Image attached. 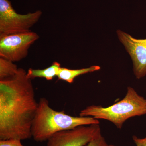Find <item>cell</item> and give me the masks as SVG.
<instances>
[{"label":"cell","mask_w":146,"mask_h":146,"mask_svg":"<svg viewBox=\"0 0 146 146\" xmlns=\"http://www.w3.org/2000/svg\"><path fill=\"white\" fill-rule=\"evenodd\" d=\"M42 14L41 10L19 14L9 0H0V35L30 31V29L39 21Z\"/></svg>","instance_id":"obj_4"},{"label":"cell","mask_w":146,"mask_h":146,"mask_svg":"<svg viewBox=\"0 0 146 146\" xmlns=\"http://www.w3.org/2000/svg\"><path fill=\"white\" fill-rule=\"evenodd\" d=\"M0 146H24L19 139L0 140Z\"/></svg>","instance_id":"obj_12"},{"label":"cell","mask_w":146,"mask_h":146,"mask_svg":"<svg viewBox=\"0 0 146 146\" xmlns=\"http://www.w3.org/2000/svg\"><path fill=\"white\" fill-rule=\"evenodd\" d=\"M34 32L0 35V57L19 62L28 54L30 47L39 39Z\"/></svg>","instance_id":"obj_5"},{"label":"cell","mask_w":146,"mask_h":146,"mask_svg":"<svg viewBox=\"0 0 146 146\" xmlns=\"http://www.w3.org/2000/svg\"><path fill=\"white\" fill-rule=\"evenodd\" d=\"M100 69V67L98 65H93L89 68L77 70H72L61 67L57 76L59 80L72 83L76 77L84 74L99 70Z\"/></svg>","instance_id":"obj_8"},{"label":"cell","mask_w":146,"mask_h":146,"mask_svg":"<svg viewBox=\"0 0 146 146\" xmlns=\"http://www.w3.org/2000/svg\"><path fill=\"white\" fill-rule=\"evenodd\" d=\"M36 102L31 79L18 68L15 75L0 80V140L32 138Z\"/></svg>","instance_id":"obj_1"},{"label":"cell","mask_w":146,"mask_h":146,"mask_svg":"<svg viewBox=\"0 0 146 146\" xmlns=\"http://www.w3.org/2000/svg\"><path fill=\"white\" fill-rule=\"evenodd\" d=\"M85 146H115L108 144L100 132L94 136V138Z\"/></svg>","instance_id":"obj_11"},{"label":"cell","mask_w":146,"mask_h":146,"mask_svg":"<svg viewBox=\"0 0 146 146\" xmlns=\"http://www.w3.org/2000/svg\"><path fill=\"white\" fill-rule=\"evenodd\" d=\"M146 114V100L131 87L127 88L125 98L111 106H88L80 112V117H90L108 120L121 129L128 119Z\"/></svg>","instance_id":"obj_3"},{"label":"cell","mask_w":146,"mask_h":146,"mask_svg":"<svg viewBox=\"0 0 146 146\" xmlns=\"http://www.w3.org/2000/svg\"><path fill=\"white\" fill-rule=\"evenodd\" d=\"M18 68L14 62L0 57V80L15 75Z\"/></svg>","instance_id":"obj_10"},{"label":"cell","mask_w":146,"mask_h":146,"mask_svg":"<svg viewBox=\"0 0 146 146\" xmlns=\"http://www.w3.org/2000/svg\"><path fill=\"white\" fill-rule=\"evenodd\" d=\"M61 68L60 63L54 62L50 66L43 70L30 68L27 72V75L31 79L35 78H41L51 80L58 76Z\"/></svg>","instance_id":"obj_9"},{"label":"cell","mask_w":146,"mask_h":146,"mask_svg":"<svg viewBox=\"0 0 146 146\" xmlns=\"http://www.w3.org/2000/svg\"><path fill=\"white\" fill-rule=\"evenodd\" d=\"M133 139L136 146H146V137L140 138L134 136H133Z\"/></svg>","instance_id":"obj_13"},{"label":"cell","mask_w":146,"mask_h":146,"mask_svg":"<svg viewBox=\"0 0 146 146\" xmlns=\"http://www.w3.org/2000/svg\"><path fill=\"white\" fill-rule=\"evenodd\" d=\"M100 132L99 124L79 126L55 133L46 146H85Z\"/></svg>","instance_id":"obj_6"},{"label":"cell","mask_w":146,"mask_h":146,"mask_svg":"<svg viewBox=\"0 0 146 146\" xmlns=\"http://www.w3.org/2000/svg\"><path fill=\"white\" fill-rule=\"evenodd\" d=\"M117 33L119 40L131 57L136 78L143 77L146 75V39H135L120 30Z\"/></svg>","instance_id":"obj_7"},{"label":"cell","mask_w":146,"mask_h":146,"mask_svg":"<svg viewBox=\"0 0 146 146\" xmlns=\"http://www.w3.org/2000/svg\"><path fill=\"white\" fill-rule=\"evenodd\" d=\"M99 121L90 117H73L64 111L58 112L49 106L48 101L42 98L32 124V136L35 141H48L55 133L74 128L79 126L99 124Z\"/></svg>","instance_id":"obj_2"}]
</instances>
